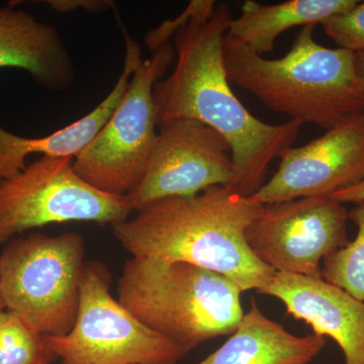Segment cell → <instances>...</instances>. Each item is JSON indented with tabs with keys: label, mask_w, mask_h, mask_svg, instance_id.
<instances>
[{
	"label": "cell",
	"mask_w": 364,
	"mask_h": 364,
	"mask_svg": "<svg viewBox=\"0 0 364 364\" xmlns=\"http://www.w3.org/2000/svg\"><path fill=\"white\" fill-rule=\"evenodd\" d=\"M193 2L191 18L174 36L176 67L153 87L157 124L196 119L221 134L233 159L230 186L251 196L265 183L270 163L291 148L304 124H265L241 104L230 86L223 53L231 9L214 0Z\"/></svg>",
	"instance_id": "6da1fadb"
},
{
	"label": "cell",
	"mask_w": 364,
	"mask_h": 364,
	"mask_svg": "<svg viewBox=\"0 0 364 364\" xmlns=\"http://www.w3.org/2000/svg\"><path fill=\"white\" fill-rule=\"evenodd\" d=\"M262 205L232 186H213L195 196L155 200L112 226V233L133 257L191 263L225 275L242 291H258L275 274L245 238Z\"/></svg>",
	"instance_id": "7a4b0ae2"
},
{
	"label": "cell",
	"mask_w": 364,
	"mask_h": 364,
	"mask_svg": "<svg viewBox=\"0 0 364 364\" xmlns=\"http://www.w3.org/2000/svg\"><path fill=\"white\" fill-rule=\"evenodd\" d=\"M314 28L303 26L280 59H265L228 33L223 53L230 82L273 112L327 131L364 112V87L354 53L318 44Z\"/></svg>",
	"instance_id": "3957f363"
},
{
	"label": "cell",
	"mask_w": 364,
	"mask_h": 364,
	"mask_svg": "<svg viewBox=\"0 0 364 364\" xmlns=\"http://www.w3.org/2000/svg\"><path fill=\"white\" fill-rule=\"evenodd\" d=\"M242 289L220 273L188 262L132 257L119 279V301L153 331L186 352L232 335L244 317Z\"/></svg>",
	"instance_id": "277c9868"
},
{
	"label": "cell",
	"mask_w": 364,
	"mask_h": 364,
	"mask_svg": "<svg viewBox=\"0 0 364 364\" xmlns=\"http://www.w3.org/2000/svg\"><path fill=\"white\" fill-rule=\"evenodd\" d=\"M85 253L76 233L9 241L0 255L4 306L41 334H68L77 317Z\"/></svg>",
	"instance_id": "5b68a950"
},
{
	"label": "cell",
	"mask_w": 364,
	"mask_h": 364,
	"mask_svg": "<svg viewBox=\"0 0 364 364\" xmlns=\"http://www.w3.org/2000/svg\"><path fill=\"white\" fill-rule=\"evenodd\" d=\"M111 280L104 263H85L75 324L64 336L45 335L62 364H176L188 354L112 298Z\"/></svg>",
	"instance_id": "8992f818"
},
{
	"label": "cell",
	"mask_w": 364,
	"mask_h": 364,
	"mask_svg": "<svg viewBox=\"0 0 364 364\" xmlns=\"http://www.w3.org/2000/svg\"><path fill=\"white\" fill-rule=\"evenodd\" d=\"M174 58L168 43L141 60L109 121L74 158L76 173L93 188L126 196L142 179L158 138L153 87Z\"/></svg>",
	"instance_id": "52a82bcc"
},
{
	"label": "cell",
	"mask_w": 364,
	"mask_h": 364,
	"mask_svg": "<svg viewBox=\"0 0 364 364\" xmlns=\"http://www.w3.org/2000/svg\"><path fill=\"white\" fill-rule=\"evenodd\" d=\"M132 210L126 196L93 188L76 173L73 158L46 157L0 181V244L26 230L67 222L114 225Z\"/></svg>",
	"instance_id": "ba28073f"
},
{
	"label": "cell",
	"mask_w": 364,
	"mask_h": 364,
	"mask_svg": "<svg viewBox=\"0 0 364 364\" xmlns=\"http://www.w3.org/2000/svg\"><path fill=\"white\" fill-rule=\"evenodd\" d=\"M348 212L330 196L263 205L245 232L254 255L275 272L320 277V261L349 243Z\"/></svg>",
	"instance_id": "9c48e42d"
},
{
	"label": "cell",
	"mask_w": 364,
	"mask_h": 364,
	"mask_svg": "<svg viewBox=\"0 0 364 364\" xmlns=\"http://www.w3.org/2000/svg\"><path fill=\"white\" fill-rule=\"evenodd\" d=\"M159 129L142 179L126 196L132 210L162 198L195 196L213 186H231L232 151L221 134L189 119L168 122Z\"/></svg>",
	"instance_id": "30bf717a"
},
{
	"label": "cell",
	"mask_w": 364,
	"mask_h": 364,
	"mask_svg": "<svg viewBox=\"0 0 364 364\" xmlns=\"http://www.w3.org/2000/svg\"><path fill=\"white\" fill-rule=\"evenodd\" d=\"M364 178V112L312 142L289 148L279 169L251 196L260 205L330 196Z\"/></svg>",
	"instance_id": "8fae6325"
},
{
	"label": "cell",
	"mask_w": 364,
	"mask_h": 364,
	"mask_svg": "<svg viewBox=\"0 0 364 364\" xmlns=\"http://www.w3.org/2000/svg\"><path fill=\"white\" fill-rule=\"evenodd\" d=\"M257 294L280 299L287 315L338 344L345 364H364V301L320 277L275 272Z\"/></svg>",
	"instance_id": "7c38bea8"
},
{
	"label": "cell",
	"mask_w": 364,
	"mask_h": 364,
	"mask_svg": "<svg viewBox=\"0 0 364 364\" xmlns=\"http://www.w3.org/2000/svg\"><path fill=\"white\" fill-rule=\"evenodd\" d=\"M117 23L123 32L126 55L123 71L109 95L90 114L65 128L41 138L14 135L0 126V181L11 178L25 169L28 165L26 159L30 155L74 159L109 121L128 87L134 71L142 60L140 45L131 37L121 20Z\"/></svg>",
	"instance_id": "4fadbf2b"
},
{
	"label": "cell",
	"mask_w": 364,
	"mask_h": 364,
	"mask_svg": "<svg viewBox=\"0 0 364 364\" xmlns=\"http://www.w3.org/2000/svg\"><path fill=\"white\" fill-rule=\"evenodd\" d=\"M6 68L25 70L51 91L68 90L76 77L59 31L13 4L0 6V69Z\"/></svg>",
	"instance_id": "5bb4252c"
},
{
	"label": "cell",
	"mask_w": 364,
	"mask_h": 364,
	"mask_svg": "<svg viewBox=\"0 0 364 364\" xmlns=\"http://www.w3.org/2000/svg\"><path fill=\"white\" fill-rule=\"evenodd\" d=\"M325 337H299L261 312L255 299L240 325L218 350L196 364H308L323 350Z\"/></svg>",
	"instance_id": "9a60e30c"
},
{
	"label": "cell",
	"mask_w": 364,
	"mask_h": 364,
	"mask_svg": "<svg viewBox=\"0 0 364 364\" xmlns=\"http://www.w3.org/2000/svg\"><path fill=\"white\" fill-rule=\"evenodd\" d=\"M358 4V0H289L261 4L246 0L241 16L232 20L227 33L262 56L272 51L277 37L289 28L323 25Z\"/></svg>",
	"instance_id": "2e32d148"
},
{
	"label": "cell",
	"mask_w": 364,
	"mask_h": 364,
	"mask_svg": "<svg viewBox=\"0 0 364 364\" xmlns=\"http://www.w3.org/2000/svg\"><path fill=\"white\" fill-rule=\"evenodd\" d=\"M348 219L358 227V235L344 248L324 258L321 275L325 282L364 301V203L348 212Z\"/></svg>",
	"instance_id": "e0dca14e"
},
{
	"label": "cell",
	"mask_w": 364,
	"mask_h": 364,
	"mask_svg": "<svg viewBox=\"0 0 364 364\" xmlns=\"http://www.w3.org/2000/svg\"><path fill=\"white\" fill-rule=\"evenodd\" d=\"M56 358L45 335L16 314L0 312V364H51Z\"/></svg>",
	"instance_id": "ac0fdd59"
},
{
	"label": "cell",
	"mask_w": 364,
	"mask_h": 364,
	"mask_svg": "<svg viewBox=\"0 0 364 364\" xmlns=\"http://www.w3.org/2000/svg\"><path fill=\"white\" fill-rule=\"evenodd\" d=\"M325 33L342 49L364 52V1L323 23Z\"/></svg>",
	"instance_id": "d6986e66"
},
{
	"label": "cell",
	"mask_w": 364,
	"mask_h": 364,
	"mask_svg": "<svg viewBox=\"0 0 364 364\" xmlns=\"http://www.w3.org/2000/svg\"><path fill=\"white\" fill-rule=\"evenodd\" d=\"M44 2L59 14H70L85 9L88 13L100 14L116 9V4L112 0H48Z\"/></svg>",
	"instance_id": "ffe728a7"
},
{
	"label": "cell",
	"mask_w": 364,
	"mask_h": 364,
	"mask_svg": "<svg viewBox=\"0 0 364 364\" xmlns=\"http://www.w3.org/2000/svg\"><path fill=\"white\" fill-rule=\"evenodd\" d=\"M330 198L341 203H354L358 205V203H364V178L353 186L332 193Z\"/></svg>",
	"instance_id": "44dd1931"
},
{
	"label": "cell",
	"mask_w": 364,
	"mask_h": 364,
	"mask_svg": "<svg viewBox=\"0 0 364 364\" xmlns=\"http://www.w3.org/2000/svg\"><path fill=\"white\" fill-rule=\"evenodd\" d=\"M354 65L364 87V52L354 53Z\"/></svg>",
	"instance_id": "7402d4cb"
},
{
	"label": "cell",
	"mask_w": 364,
	"mask_h": 364,
	"mask_svg": "<svg viewBox=\"0 0 364 364\" xmlns=\"http://www.w3.org/2000/svg\"><path fill=\"white\" fill-rule=\"evenodd\" d=\"M2 308H4V304H2L1 294H0V312H1Z\"/></svg>",
	"instance_id": "603a6c76"
}]
</instances>
